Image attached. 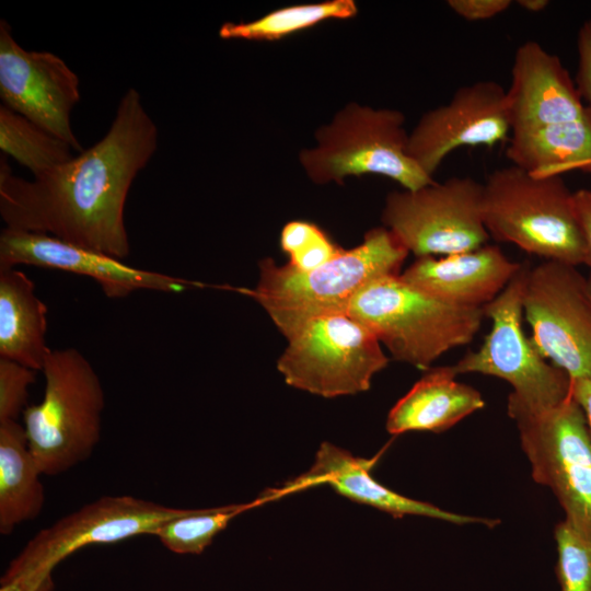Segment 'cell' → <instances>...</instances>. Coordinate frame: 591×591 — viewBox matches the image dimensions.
<instances>
[{
    "mask_svg": "<svg viewBox=\"0 0 591 591\" xmlns=\"http://www.w3.org/2000/svg\"><path fill=\"white\" fill-rule=\"evenodd\" d=\"M506 99L511 132L573 120L586 109L559 57L534 40L515 50Z\"/></svg>",
    "mask_w": 591,
    "mask_h": 591,
    "instance_id": "cell-17",
    "label": "cell"
},
{
    "mask_svg": "<svg viewBox=\"0 0 591 591\" xmlns=\"http://www.w3.org/2000/svg\"><path fill=\"white\" fill-rule=\"evenodd\" d=\"M482 213L490 237L572 266L586 263V244L573 193L561 176L531 174L515 165L493 171L483 183Z\"/></svg>",
    "mask_w": 591,
    "mask_h": 591,
    "instance_id": "cell-3",
    "label": "cell"
},
{
    "mask_svg": "<svg viewBox=\"0 0 591 591\" xmlns=\"http://www.w3.org/2000/svg\"><path fill=\"white\" fill-rule=\"evenodd\" d=\"M260 505L258 500L250 503H235L212 508L187 509V511L166 522L155 536L161 544L175 554H201L224 530L229 522L240 513Z\"/></svg>",
    "mask_w": 591,
    "mask_h": 591,
    "instance_id": "cell-25",
    "label": "cell"
},
{
    "mask_svg": "<svg viewBox=\"0 0 591 591\" xmlns=\"http://www.w3.org/2000/svg\"><path fill=\"white\" fill-rule=\"evenodd\" d=\"M506 157L534 175L591 174V105L577 119L511 132Z\"/></svg>",
    "mask_w": 591,
    "mask_h": 591,
    "instance_id": "cell-21",
    "label": "cell"
},
{
    "mask_svg": "<svg viewBox=\"0 0 591 591\" xmlns=\"http://www.w3.org/2000/svg\"><path fill=\"white\" fill-rule=\"evenodd\" d=\"M520 267L500 247L486 244L441 258L419 257L399 277L445 303L484 308L506 288Z\"/></svg>",
    "mask_w": 591,
    "mask_h": 591,
    "instance_id": "cell-18",
    "label": "cell"
},
{
    "mask_svg": "<svg viewBox=\"0 0 591 591\" xmlns=\"http://www.w3.org/2000/svg\"><path fill=\"white\" fill-rule=\"evenodd\" d=\"M576 267L554 260L531 267L523 296L532 343L571 380L591 379V286Z\"/></svg>",
    "mask_w": 591,
    "mask_h": 591,
    "instance_id": "cell-12",
    "label": "cell"
},
{
    "mask_svg": "<svg viewBox=\"0 0 591 591\" xmlns=\"http://www.w3.org/2000/svg\"><path fill=\"white\" fill-rule=\"evenodd\" d=\"M554 536L560 591H591V542L565 520L556 524Z\"/></svg>",
    "mask_w": 591,
    "mask_h": 591,
    "instance_id": "cell-27",
    "label": "cell"
},
{
    "mask_svg": "<svg viewBox=\"0 0 591 591\" xmlns=\"http://www.w3.org/2000/svg\"><path fill=\"white\" fill-rule=\"evenodd\" d=\"M187 509L132 496H104L38 531L1 577L5 591H54L53 570L77 551L155 534Z\"/></svg>",
    "mask_w": 591,
    "mask_h": 591,
    "instance_id": "cell-6",
    "label": "cell"
},
{
    "mask_svg": "<svg viewBox=\"0 0 591 591\" xmlns=\"http://www.w3.org/2000/svg\"><path fill=\"white\" fill-rule=\"evenodd\" d=\"M42 472L30 450L24 426L0 421V533L36 519L45 501Z\"/></svg>",
    "mask_w": 591,
    "mask_h": 591,
    "instance_id": "cell-22",
    "label": "cell"
},
{
    "mask_svg": "<svg viewBox=\"0 0 591 591\" xmlns=\"http://www.w3.org/2000/svg\"><path fill=\"white\" fill-rule=\"evenodd\" d=\"M408 254L389 229L374 228L359 245L341 250L312 270L301 271L264 258L256 287L239 291L255 299L289 339L311 320L347 313L351 300L367 283L399 275Z\"/></svg>",
    "mask_w": 591,
    "mask_h": 591,
    "instance_id": "cell-2",
    "label": "cell"
},
{
    "mask_svg": "<svg viewBox=\"0 0 591 591\" xmlns=\"http://www.w3.org/2000/svg\"><path fill=\"white\" fill-rule=\"evenodd\" d=\"M452 366L428 369L414 386L391 408L386 430L442 432L482 409V394L456 381Z\"/></svg>",
    "mask_w": 591,
    "mask_h": 591,
    "instance_id": "cell-19",
    "label": "cell"
},
{
    "mask_svg": "<svg viewBox=\"0 0 591 591\" xmlns=\"http://www.w3.org/2000/svg\"><path fill=\"white\" fill-rule=\"evenodd\" d=\"M280 246L289 256L288 264L301 271L324 265L343 250L316 224L299 220L285 224Z\"/></svg>",
    "mask_w": 591,
    "mask_h": 591,
    "instance_id": "cell-26",
    "label": "cell"
},
{
    "mask_svg": "<svg viewBox=\"0 0 591 591\" xmlns=\"http://www.w3.org/2000/svg\"><path fill=\"white\" fill-rule=\"evenodd\" d=\"M483 184L454 176L386 196L381 220L417 258L479 248L490 239L482 213Z\"/></svg>",
    "mask_w": 591,
    "mask_h": 591,
    "instance_id": "cell-11",
    "label": "cell"
},
{
    "mask_svg": "<svg viewBox=\"0 0 591 591\" xmlns=\"http://www.w3.org/2000/svg\"><path fill=\"white\" fill-rule=\"evenodd\" d=\"M510 0H449L448 7L467 21L491 19L510 8Z\"/></svg>",
    "mask_w": 591,
    "mask_h": 591,
    "instance_id": "cell-30",
    "label": "cell"
},
{
    "mask_svg": "<svg viewBox=\"0 0 591 591\" xmlns=\"http://www.w3.org/2000/svg\"><path fill=\"white\" fill-rule=\"evenodd\" d=\"M517 4L529 12L535 13L543 11L549 2L547 0H518Z\"/></svg>",
    "mask_w": 591,
    "mask_h": 591,
    "instance_id": "cell-33",
    "label": "cell"
},
{
    "mask_svg": "<svg viewBox=\"0 0 591 591\" xmlns=\"http://www.w3.org/2000/svg\"><path fill=\"white\" fill-rule=\"evenodd\" d=\"M590 286H591V276L589 277Z\"/></svg>",
    "mask_w": 591,
    "mask_h": 591,
    "instance_id": "cell-34",
    "label": "cell"
},
{
    "mask_svg": "<svg viewBox=\"0 0 591 591\" xmlns=\"http://www.w3.org/2000/svg\"><path fill=\"white\" fill-rule=\"evenodd\" d=\"M300 163L316 184L378 174L414 190L433 182L408 153L405 116L397 109L350 103L315 132Z\"/></svg>",
    "mask_w": 591,
    "mask_h": 591,
    "instance_id": "cell-7",
    "label": "cell"
},
{
    "mask_svg": "<svg viewBox=\"0 0 591 591\" xmlns=\"http://www.w3.org/2000/svg\"><path fill=\"white\" fill-rule=\"evenodd\" d=\"M347 313L368 327L393 359L424 370L447 351L470 344L486 317L484 308L445 303L399 275L367 283Z\"/></svg>",
    "mask_w": 591,
    "mask_h": 591,
    "instance_id": "cell-4",
    "label": "cell"
},
{
    "mask_svg": "<svg viewBox=\"0 0 591 591\" xmlns=\"http://www.w3.org/2000/svg\"><path fill=\"white\" fill-rule=\"evenodd\" d=\"M358 12L352 0H327L271 11L250 22H225L219 28L224 39L278 40L331 19H350Z\"/></svg>",
    "mask_w": 591,
    "mask_h": 591,
    "instance_id": "cell-23",
    "label": "cell"
},
{
    "mask_svg": "<svg viewBox=\"0 0 591 591\" xmlns=\"http://www.w3.org/2000/svg\"><path fill=\"white\" fill-rule=\"evenodd\" d=\"M0 97L2 105L83 151L70 124L80 100L79 78L50 51L26 50L0 21Z\"/></svg>",
    "mask_w": 591,
    "mask_h": 591,
    "instance_id": "cell-13",
    "label": "cell"
},
{
    "mask_svg": "<svg viewBox=\"0 0 591 591\" xmlns=\"http://www.w3.org/2000/svg\"><path fill=\"white\" fill-rule=\"evenodd\" d=\"M18 265L70 271L94 279L108 298L137 290L182 292L198 282L126 265L121 259L58 237L4 228L0 234V269Z\"/></svg>",
    "mask_w": 591,
    "mask_h": 591,
    "instance_id": "cell-15",
    "label": "cell"
},
{
    "mask_svg": "<svg viewBox=\"0 0 591 591\" xmlns=\"http://www.w3.org/2000/svg\"><path fill=\"white\" fill-rule=\"evenodd\" d=\"M577 53L575 82L582 100L591 105V20L584 21L578 31Z\"/></svg>",
    "mask_w": 591,
    "mask_h": 591,
    "instance_id": "cell-29",
    "label": "cell"
},
{
    "mask_svg": "<svg viewBox=\"0 0 591 591\" xmlns=\"http://www.w3.org/2000/svg\"><path fill=\"white\" fill-rule=\"evenodd\" d=\"M515 422L533 479L551 488L567 521L591 542V433L570 396L538 410L507 409Z\"/></svg>",
    "mask_w": 591,
    "mask_h": 591,
    "instance_id": "cell-9",
    "label": "cell"
},
{
    "mask_svg": "<svg viewBox=\"0 0 591 591\" xmlns=\"http://www.w3.org/2000/svg\"><path fill=\"white\" fill-rule=\"evenodd\" d=\"M46 315L32 279L20 269H0V358L42 371L51 351Z\"/></svg>",
    "mask_w": 591,
    "mask_h": 591,
    "instance_id": "cell-20",
    "label": "cell"
},
{
    "mask_svg": "<svg viewBox=\"0 0 591 591\" xmlns=\"http://www.w3.org/2000/svg\"><path fill=\"white\" fill-rule=\"evenodd\" d=\"M0 149L33 176L73 158L70 144L4 105L0 106Z\"/></svg>",
    "mask_w": 591,
    "mask_h": 591,
    "instance_id": "cell-24",
    "label": "cell"
},
{
    "mask_svg": "<svg viewBox=\"0 0 591 591\" xmlns=\"http://www.w3.org/2000/svg\"><path fill=\"white\" fill-rule=\"evenodd\" d=\"M35 379V370L0 358V421H18L23 415L27 407L28 386Z\"/></svg>",
    "mask_w": 591,
    "mask_h": 591,
    "instance_id": "cell-28",
    "label": "cell"
},
{
    "mask_svg": "<svg viewBox=\"0 0 591 591\" xmlns=\"http://www.w3.org/2000/svg\"><path fill=\"white\" fill-rule=\"evenodd\" d=\"M510 135L506 90L496 81H477L457 89L447 104L420 117L408 135V153L432 177L452 151L493 147Z\"/></svg>",
    "mask_w": 591,
    "mask_h": 591,
    "instance_id": "cell-14",
    "label": "cell"
},
{
    "mask_svg": "<svg viewBox=\"0 0 591 591\" xmlns=\"http://www.w3.org/2000/svg\"><path fill=\"white\" fill-rule=\"evenodd\" d=\"M571 396L583 410L591 433V379L571 380Z\"/></svg>",
    "mask_w": 591,
    "mask_h": 591,
    "instance_id": "cell-32",
    "label": "cell"
},
{
    "mask_svg": "<svg viewBox=\"0 0 591 591\" xmlns=\"http://www.w3.org/2000/svg\"><path fill=\"white\" fill-rule=\"evenodd\" d=\"M158 147V128L136 89L120 99L104 137L68 162L28 181L0 159L5 228L44 233L118 259L129 255L125 205Z\"/></svg>",
    "mask_w": 591,
    "mask_h": 591,
    "instance_id": "cell-1",
    "label": "cell"
},
{
    "mask_svg": "<svg viewBox=\"0 0 591 591\" xmlns=\"http://www.w3.org/2000/svg\"><path fill=\"white\" fill-rule=\"evenodd\" d=\"M530 268L522 263L506 288L484 306L491 321L489 333L477 350L467 351L452 364L456 375L480 373L507 381L512 386L507 409H545L571 396L570 376L538 352L522 327Z\"/></svg>",
    "mask_w": 591,
    "mask_h": 591,
    "instance_id": "cell-8",
    "label": "cell"
},
{
    "mask_svg": "<svg viewBox=\"0 0 591 591\" xmlns=\"http://www.w3.org/2000/svg\"><path fill=\"white\" fill-rule=\"evenodd\" d=\"M573 202L586 244L584 264L591 267V189L573 193Z\"/></svg>",
    "mask_w": 591,
    "mask_h": 591,
    "instance_id": "cell-31",
    "label": "cell"
},
{
    "mask_svg": "<svg viewBox=\"0 0 591 591\" xmlns=\"http://www.w3.org/2000/svg\"><path fill=\"white\" fill-rule=\"evenodd\" d=\"M373 464V460L355 456L343 448L323 442L313 465L305 473L278 488L264 491L257 500L263 503L318 485H328L339 495L387 512L394 518L421 515L457 525L480 523L489 528L499 523L495 519L453 513L429 502L399 495L372 477L370 471Z\"/></svg>",
    "mask_w": 591,
    "mask_h": 591,
    "instance_id": "cell-16",
    "label": "cell"
},
{
    "mask_svg": "<svg viewBox=\"0 0 591 591\" xmlns=\"http://www.w3.org/2000/svg\"><path fill=\"white\" fill-rule=\"evenodd\" d=\"M287 340L277 361L286 383L327 398L368 391L389 363L378 338L348 313L311 320Z\"/></svg>",
    "mask_w": 591,
    "mask_h": 591,
    "instance_id": "cell-10",
    "label": "cell"
},
{
    "mask_svg": "<svg viewBox=\"0 0 591 591\" xmlns=\"http://www.w3.org/2000/svg\"><path fill=\"white\" fill-rule=\"evenodd\" d=\"M44 396L23 413L30 450L44 475L86 461L101 438L105 396L89 360L76 348L51 350L42 369Z\"/></svg>",
    "mask_w": 591,
    "mask_h": 591,
    "instance_id": "cell-5",
    "label": "cell"
}]
</instances>
